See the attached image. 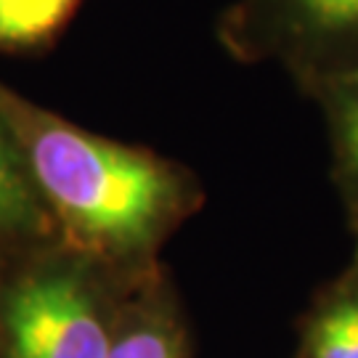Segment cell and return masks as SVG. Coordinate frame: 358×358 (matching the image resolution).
<instances>
[{
	"mask_svg": "<svg viewBox=\"0 0 358 358\" xmlns=\"http://www.w3.org/2000/svg\"><path fill=\"white\" fill-rule=\"evenodd\" d=\"M106 358H189L180 300L162 266L130 284Z\"/></svg>",
	"mask_w": 358,
	"mask_h": 358,
	"instance_id": "4",
	"label": "cell"
},
{
	"mask_svg": "<svg viewBox=\"0 0 358 358\" xmlns=\"http://www.w3.org/2000/svg\"><path fill=\"white\" fill-rule=\"evenodd\" d=\"M0 112L22 149L56 239L122 273L159 266V250L202 207V183L154 149L90 133L0 83Z\"/></svg>",
	"mask_w": 358,
	"mask_h": 358,
	"instance_id": "1",
	"label": "cell"
},
{
	"mask_svg": "<svg viewBox=\"0 0 358 358\" xmlns=\"http://www.w3.org/2000/svg\"><path fill=\"white\" fill-rule=\"evenodd\" d=\"M138 276L59 242L0 287L8 358H106L122 300Z\"/></svg>",
	"mask_w": 358,
	"mask_h": 358,
	"instance_id": "2",
	"label": "cell"
},
{
	"mask_svg": "<svg viewBox=\"0 0 358 358\" xmlns=\"http://www.w3.org/2000/svg\"><path fill=\"white\" fill-rule=\"evenodd\" d=\"M297 358H358V234L345 268L308 306Z\"/></svg>",
	"mask_w": 358,
	"mask_h": 358,
	"instance_id": "6",
	"label": "cell"
},
{
	"mask_svg": "<svg viewBox=\"0 0 358 358\" xmlns=\"http://www.w3.org/2000/svg\"><path fill=\"white\" fill-rule=\"evenodd\" d=\"M217 40L242 64L282 66L308 96L358 66V0H234Z\"/></svg>",
	"mask_w": 358,
	"mask_h": 358,
	"instance_id": "3",
	"label": "cell"
},
{
	"mask_svg": "<svg viewBox=\"0 0 358 358\" xmlns=\"http://www.w3.org/2000/svg\"><path fill=\"white\" fill-rule=\"evenodd\" d=\"M51 215L40 199L22 149L0 112V244L53 239Z\"/></svg>",
	"mask_w": 358,
	"mask_h": 358,
	"instance_id": "7",
	"label": "cell"
},
{
	"mask_svg": "<svg viewBox=\"0 0 358 358\" xmlns=\"http://www.w3.org/2000/svg\"><path fill=\"white\" fill-rule=\"evenodd\" d=\"M308 96L324 117L329 176L358 234V66L324 80Z\"/></svg>",
	"mask_w": 358,
	"mask_h": 358,
	"instance_id": "5",
	"label": "cell"
},
{
	"mask_svg": "<svg viewBox=\"0 0 358 358\" xmlns=\"http://www.w3.org/2000/svg\"><path fill=\"white\" fill-rule=\"evenodd\" d=\"M80 0H0V51H38L51 43Z\"/></svg>",
	"mask_w": 358,
	"mask_h": 358,
	"instance_id": "8",
	"label": "cell"
}]
</instances>
